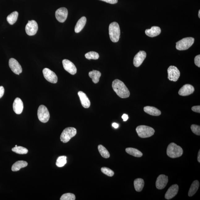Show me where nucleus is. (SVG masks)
Listing matches in <instances>:
<instances>
[{"label": "nucleus", "mask_w": 200, "mask_h": 200, "mask_svg": "<svg viewBox=\"0 0 200 200\" xmlns=\"http://www.w3.org/2000/svg\"><path fill=\"white\" fill-rule=\"evenodd\" d=\"M114 91L121 98H126L130 96V93L128 88L123 82L119 79H115L112 83Z\"/></svg>", "instance_id": "1"}, {"label": "nucleus", "mask_w": 200, "mask_h": 200, "mask_svg": "<svg viewBox=\"0 0 200 200\" xmlns=\"http://www.w3.org/2000/svg\"><path fill=\"white\" fill-rule=\"evenodd\" d=\"M109 31L110 38L112 42H118L121 35L120 29L118 23L116 22H112L110 24Z\"/></svg>", "instance_id": "2"}, {"label": "nucleus", "mask_w": 200, "mask_h": 200, "mask_svg": "<svg viewBox=\"0 0 200 200\" xmlns=\"http://www.w3.org/2000/svg\"><path fill=\"white\" fill-rule=\"evenodd\" d=\"M167 154L170 158H179L183 154V149L181 147L174 143H171L168 145L167 149Z\"/></svg>", "instance_id": "3"}, {"label": "nucleus", "mask_w": 200, "mask_h": 200, "mask_svg": "<svg viewBox=\"0 0 200 200\" xmlns=\"http://www.w3.org/2000/svg\"><path fill=\"white\" fill-rule=\"evenodd\" d=\"M136 130L138 136L143 138L150 137L154 135L155 132L154 129L145 125L138 126Z\"/></svg>", "instance_id": "4"}, {"label": "nucleus", "mask_w": 200, "mask_h": 200, "mask_svg": "<svg viewBox=\"0 0 200 200\" xmlns=\"http://www.w3.org/2000/svg\"><path fill=\"white\" fill-rule=\"evenodd\" d=\"M76 133L77 130L73 127H68L65 128L61 134V141L63 143H68L72 138L76 135Z\"/></svg>", "instance_id": "5"}, {"label": "nucleus", "mask_w": 200, "mask_h": 200, "mask_svg": "<svg viewBox=\"0 0 200 200\" xmlns=\"http://www.w3.org/2000/svg\"><path fill=\"white\" fill-rule=\"evenodd\" d=\"M195 39L192 37H188L182 39L176 43L177 49L184 50L188 49L194 44Z\"/></svg>", "instance_id": "6"}, {"label": "nucleus", "mask_w": 200, "mask_h": 200, "mask_svg": "<svg viewBox=\"0 0 200 200\" xmlns=\"http://www.w3.org/2000/svg\"><path fill=\"white\" fill-rule=\"evenodd\" d=\"M38 118L41 122L46 123L49 120L50 114L45 106L41 105L38 108Z\"/></svg>", "instance_id": "7"}, {"label": "nucleus", "mask_w": 200, "mask_h": 200, "mask_svg": "<svg viewBox=\"0 0 200 200\" xmlns=\"http://www.w3.org/2000/svg\"><path fill=\"white\" fill-rule=\"evenodd\" d=\"M168 79L171 81L176 82L180 76V72L177 67L171 66L168 69Z\"/></svg>", "instance_id": "8"}, {"label": "nucleus", "mask_w": 200, "mask_h": 200, "mask_svg": "<svg viewBox=\"0 0 200 200\" xmlns=\"http://www.w3.org/2000/svg\"><path fill=\"white\" fill-rule=\"evenodd\" d=\"M38 28V24L35 20H29L26 26V32L29 36H33L36 34Z\"/></svg>", "instance_id": "9"}, {"label": "nucleus", "mask_w": 200, "mask_h": 200, "mask_svg": "<svg viewBox=\"0 0 200 200\" xmlns=\"http://www.w3.org/2000/svg\"><path fill=\"white\" fill-rule=\"evenodd\" d=\"M44 77L47 81L53 83H57V77L55 73L50 69L45 68L43 70Z\"/></svg>", "instance_id": "10"}, {"label": "nucleus", "mask_w": 200, "mask_h": 200, "mask_svg": "<svg viewBox=\"0 0 200 200\" xmlns=\"http://www.w3.org/2000/svg\"><path fill=\"white\" fill-rule=\"evenodd\" d=\"M68 15V11L65 7H61L56 11V18L58 21L61 23H63L65 21Z\"/></svg>", "instance_id": "11"}, {"label": "nucleus", "mask_w": 200, "mask_h": 200, "mask_svg": "<svg viewBox=\"0 0 200 200\" xmlns=\"http://www.w3.org/2000/svg\"><path fill=\"white\" fill-rule=\"evenodd\" d=\"M9 64L11 70L15 74L19 75L22 72V69L21 65L15 59L12 58L9 59Z\"/></svg>", "instance_id": "12"}, {"label": "nucleus", "mask_w": 200, "mask_h": 200, "mask_svg": "<svg viewBox=\"0 0 200 200\" xmlns=\"http://www.w3.org/2000/svg\"><path fill=\"white\" fill-rule=\"evenodd\" d=\"M63 68L66 71L72 75L75 74L77 72V69L72 62L68 59H64L62 61Z\"/></svg>", "instance_id": "13"}, {"label": "nucleus", "mask_w": 200, "mask_h": 200, "mask_svg": "<svg viewBox=\"0 0 200 200\" xmlns=\"http://www.w3.org/2000/svg\"><path fill=\"white\" fill-rule=\"evenodd\" d=\"M147 57V53L144 51H140L134 57L133 63L134 66L138 67L141 66Z\"/></svg>", "instance_id": "14"}, {"label": "nucleus", "mask_w": 200, "mask_h": 200, "mask_svg": "<svg viewBox=\"0 0 200 200\" xmlns=\"http://www.w3.org/2000/svg\"><path fill=\"white\" fill-rule=\"evenodd\" d=\"M194 91L195 88L193 86L190 84H186L179 90L178 93L181 96H187L192 94Z\"/></svg>", "instance_id": "15"}, {"label": "nucleus", "mask_w": 200, "mask_h": 200, "mask_svg": "<svg viewBox=\"0 0 200 200\" xmlns=\"http://www.w3.org/2000/svg\"><path fill=\"white\" fill-rule=\"evenodd\" d=\"M168 182L167 176L164 175H160L158 177L156 182V186L158 189L161 190L165 187Z\"/></svg>", "instance_id": "16"}, {"label": "nucleus", "mask_w": 200, "mask_h": 200, "mask_svg": "<svg viewBox=\"0 0 200 200\" xmlns=\"http://www.w3.org/2000/svg\"><path fill=\"white\" fill-rule=\"evenodd\" d=\"M13 110L17 114L19 115L22 113L23 109V104L21 99L17 98L13 104Z\"/></svg>", "instance_id": "17"}, {"label": "nucleus", "mask_w": 200, "mask_h": 200, "mask_svg": "<svg viewBox=\"0 0 200 200\" xmlns=\"http://www.w3.org/2000/svg\"><path fill=\"white\" fill-rule=\"evenodd\" d=\"M178 190L179 186L178 185L175 184L171 186L165 194V199L170 200L173 198L178 193Z\"/></svg>", "instance_id": "18"}, {"label": "nucleus", "mask_w": 200, "mask_h": 200, "mask_svg": "<svg viewBox=\"0 0 200 200\" xmlns=\"http://www.w3.org/2000/svg\"><path fill=\"white\" fill-rule=\"evenodd\" d=\"M78 95H79L82 106L84 108H89L91 105V102L85 93L83 91H79L78 93Z\"/></svg>", "instance_id": "19"}, {"label": "nucleus", "mask_w": 200, "mask_h": 200, "mask_svg": "<svg viewBox=\"0 0 200 200\" xmlns=\"http://www.w3.org/2000/svg\"><path fill=\"white\" fill-rule=\"evenodd\" d=\"M161 32V30L159 27L154 26L150 29L146 30L145 33L147 36L152 38L158 36L160 34Z\"/></svg>", "instance_id": "20"}, {"label": "nucleus", "mask_w": 200, "mask_h": 200, "mask_svg": "<svg viewBox=\"0 0 200 200\" xmlns=\"http://www.w3.org/2000/svg\"><path fill=\"white\" fill-rule=\"evenodd\" d=\"M143 109L146 113L154 116H159L161 114V112L160 110L153 106H145L144 108Z\"/></svg>", "instance_id": "21"}, {"label": "nucleus", "mask_w": 200, "mask_h": 200, "mask_svg": "<svg viewBox=\"0 0 200 200\" xmlns=\"http://www.w3.org/2000/svg\"><path fill=\"white\" fill-rule=\"evenodd\" d=\"M87 22V18L85 16L82 17L78 20L75 26L74 31L76 33H79L83 29Z\"/></svg>", "instance_id": "22"}, {"label": "nucleus", "mask_w": 200, "mask_h": 200, "mask_svg": "<svg viewBox=\"0 0 200 200\" xmlns=\"http://www.w3.org/2000/svg\"><path fill=\"white\" fill-rule=\"evenodd\" d=\"M28 165V163L23 160H19L13 164L12 167V171H18L21 168L26 167Z\"/></svg>", "instance_id": "23"}, {"label": "nucleus", "mask_w": 200, "mask_h": 200, "mask_svg": "<svg viewBox=\"0 0 200 200\" xmlns=\"http://www.w3.org/2000/svg\"><path fill=\"white\" fill-rule=\"evenodd\" d=\"M199 186V183L198 181L195 180L192 183L188 192V196L189 197H192L195 195L198 189Z\"/></svg>", "instance_id": "24"}, {"label": "nucleus", "mask_w": 200, "mask_h": 200, "mask_svg": "<svg viewBox=\"0 0 200 200\" xmlns=\"http://www.w3.org/2000/svg\"><path fill=\"white\" fill-rule=\"evenodd\" d=\"M89 75L91 78L92 81L94 83H97L100 80V78L101 75V73L99 71L93 70L89 72Z\"/></svg>", "instance_id": "25"}, {"label": "nucleus", "mask_w": 200, "mask_h": 200, "mask_svg": "<svg viewBox=\"0 0 200 200\" xmlns=\"http://www.w3.org/2000/svg\"><path fill=\"white\" fill-rule=\"evenodd\" d=\"M144 181L143 179L138 178L134 181V187L136 191L141 192L144 186Z\"/></svg>", "instance_id": "26"}, {"label": "nucleus", "mask_w": 200, "mask_h": 200, "mask_svg": "<svg viewBox=\"0 0 200 200\" xmlns=\"http://www.w3.org/2000/svg\"><path fill=\"white\" fill-rule=\"evenodd\" d=\"M126 152L129 154L136 157H141L143 156V154L138 149L128 147L126 149Z\"/></svg>", "instance_id": "27"}, {"label": "nucleus", "mask_w": 200, "mask_h": 200, "mask_svg": "<svg viewBox=\"0 0 200 200\" xmlns=\"http://www.w3.org/2000/svg\"><path fill=\"white\" fill-rule=\"evenodd\" d=\"M18 12L15 11L7 16V21L10 25H14L15 23L18 19Z\"/></svg>", "instance_id": "28"}, {"label": "nucleus", "mask_w": 200, "mask_h": 200, "mask_svg": "<svg viewBox=\"0 0 200 200\" xmlns=\"http://www.w3.org/2000/svg\"><path fill=\"white\" fill-rule=\"evenodd\" d=\"M98 149L101 155L103 157L105 158H109L110 155L109 152L105 147L102 145H99L98 147Z\"/></svg>", "instance_id": "29"}, {"label": "nucleus", "mask_w": 200, "mask_h": 200, "mask_svg": "<svg viewBox=\"0 0 200 200\" xmlns=\"http://www.w3.org/2000/svg\"><path fill=\"white\" fill-rule=\"evenodd\" d=\"M12 150L16 154H26L28 152V151L27 148L20 146L13 147Z\"/></svg>", "instance_id": "30"}, {"label": "nucleus", "mask_w": 200, "mask_h": 200, "mask_svg": "<svg viewBox=\"0 0 200 200\" xmlns=\"http://www.w3.org/2000/svg\"><path fill=\"white\" fill-rule=\"evenodd\" d=\"M67 157L66 156H61L57 158L56 165L59 167H62L64 166L66 164Z\"/></svg>", "instance_id": "31"}, {"label": "nucleus", "mask_w": 200, "mask_h": 200, "mask_svg": "<svg viewBox=\"0 0 200 200\" xmlns=\"http://www.w3.org/2000/svg\"><path fill=\"white\" fill-rule=\"evenodd\" d=\"M85 57L88 59L97 60L100 57L99 54L96 52L91 51L88 52L85 55Z\"/></svg>", "instance_id": "32"}, {"label": "nucleus", "mask_w": 200, "mask_h": 200, "mask_svg": "<svg viewBox=\"0 0 200 200\" xmlns=\"http://www.w3.org/2000/svg\"><path fill=\"white\" fill-rule=\"evenodd\" d=\"M75 196L74 194L71 193H67L63 194L61 198V200H74Z\"/></svg>", "instance_id": "33"}, {"label": "nucleus", "mask_w": 200, "mask_h": 200, "mask_svg": "<svg viewBox=\"0 0 200 200\" xmlns=\"http://www.w3.org/2000/svg\"><path fill=\"white\" fill-rule=\"evenodd\" d=\"M101 171L103 173L110 177H113L114 175V172L109 168L103 167L101 169Z\"/></svg>", "instance_id": "34"}, {"label": "nucleus", "mask_w": 200, "mask_h": 200, "mask_svg": "<svg viewBox=\"0 0 200 200\" xmlns=\"http://www.w3.org/2000/svg\"><path fill=\"white\" fill-rule=\"evenodd\" d=\"M192 132L196 135H200V126L196 125H192L190 127Z\"/></svg>", "instance_id": "35"}, {"label": "nucleus", "mask_w": 200, "mask_h": 200, "mask_svg": "<svg viewBox=\"0 0 200 200\" xmlns=\"http://www.w3.org/2000/svg\"><path fill=\"white\" fill-rule=\"evenodd\" d=\"M194 62L196 65L199 68L200 67V55H198L195 57L194 59Z\"/></svg>", "instance_id": "36"}, {"label": "nucleus", "mask_w": 200, "mask_h": 200, "mask_svg": "<svg viewBox=\"0 0 200 200\" xmlns=\"http://www.w3.org/2000/svg\"><path fill=\"white\" fill-rule=\"evenodd\" d=\"M192 111L195 112V113H200V106L199 105L193 106V107L192 108Z\"/></svg>", "instance_id": "37"}, {"label": "nucleus", "mask_w": 200, "mask_h": 200, "mask_svg": "<svg viewBox=\"0 0 200 200\" xmlns=\"http://www.w3.org/2000/svg\"><path fill=\"white\" fill-rule=\"evenodd\" d=\"M100 1L106 2L108 3L112 4L117 3L118 2V0H100Z\"/></svg>", "instance_id": "38"}, {"label": "nucleus", "mask_w": 200, "mask_h": 200, "mask_svg": "<svg viewBox=\"0 0 200 200\" xmlns=\"http://www.w3.org/2000/svg\"><path fill=\"white\" fill-rule=\"evenodd\" d=\"M4 92V88L2 86H1L0 87V98L3 96Z\"/></svg>", "instance_id": "39"}, {"label": "nucleus", "mask_w": 200, "mask_h": 200, "mask_svg": "<svg viewBox=\"0 0 200 200\" xmlns=\"http://www.w3.org/2000/svg\"><path fill=\"white\" fill-rule=\"evenodd\" d=\"M121 118L123 119V121H126L128 119V115L126 114H124L121 117Z\"/></svg>", "instance_id": "40"}, {"label": "nucleus", "mask_w": 200, "mask_h": 200, "mask_svg": "<svg viewBox=\"0 0 200 200\" xmlns=\"http://www.w3.org/2000/svg\"><path fill=\"white\" fill-rule=\"evenodd\" d=\"M112 126L115 128H117L119 127V125L117 124V123H113V124H112Z\"/></svg>", "instance_id": "41"}, {"label": "nucleus", "mask_w": 200, "mask_h": 200, "mask_svg": "<svg viewBox=\"0 0 200 200\" xmlns=\"http://www.w3.org/2000/svg\"><path fill=\"white\" fill-rule=\"evenodd\" d=\"M198 161L199 163L200 162V151L199 150L198 153Z\"/></svg>", "instance_id": "42"}, {"label": "nucleus", "mask_w": 200, "mask_h": 200, "mask_svg": "<svg viewBox=\"0 0 200 200\" xmlns=\"http://www.w3.org/2000/svg\"><path fill=\"white\" fill-rule=\"evenodd\" d=\"M198 16L199 18H200V10H199V13H198Z\"/></svg>", "instance_id": "43"}, {"label": "nucleus", "mask_w": 200, "mask_h": 200, "mask_svg": "<svg viewBox=\"0 0 200 200\" xmlns=\"http://www.w3.org/2000/svg\"><path fill=\"white\" fill-rule=\"evenodd\" d=\"M17 147V145H15V147Z\"/></svg>", "instance_id": "44"}]
</instances>
